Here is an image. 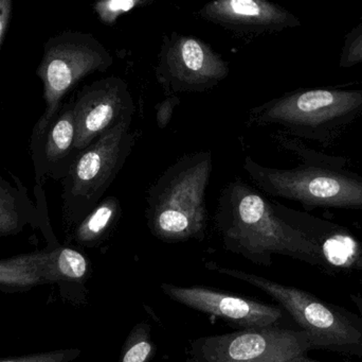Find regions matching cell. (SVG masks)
Wrapping results in <instances>:
<instances>
[{"label":"cell","mask_w":362,"mask_h":362,"mask_svg":"<svg viewBox=\"0 0 362 362\" xmlns=\"http://www.w3.org/2000/svg\"><path fill=\"white\" fill-rule=\"evenodd\" d=\"M362 63V21L344 38L340 53V68H352Z\"/></svg>","instance_id":"18"},{"label":"cell","mask_w":362,"mask_h":362,"mask_svg":"<svg viewBox=\"0 0 362 362\" xmlns=\"http://www.w3.org/2000/svg\"><path fill=\"white\" fill-rule=\"evenodd\" d=\"M151 0H101L93 4L98 19L106 26H112L123 15L151 4Z\"/></svg>","instance_id":"17"},{"label":"cell","mask_w":362,"mask_h":362,"mask_svg":"<svg viewBox=\"0 0 362 362\" xmlns=\"http://www.w3.org/2000/svg\"><path fill=\"white\" fill-rule=\"evenodd\" d=\"M76 142L74 101L63 104L57 116L47 128L44 136L31 142L35 181L42 186L46 178L63 181L78 152Z\"/></svg>","instance_id":"13"},{"label":"cell","mask_w":362,"mask_h":362,"mask_svg":"<svg viewBox=\"0 0 362 362\" xmlns=\"http://www.w3.org/2000/svg\"><path fill=\"white\" fill-rule=\"evenodd\" d=\"M12 1L11 0H0V49L4 35L8 31L11 14H12Z\"/></svg>","instance_id":"21"},{"label":"cell","mask_w":362,"mask_h":362,"mask_svg":"<svg viewBox=\"0 0 362 362\" xmlns=\"http://www.w3.org/2000/svg\"><path fill=\"white\" fill-rule=\"evenodd\" d=\"M122 215L120 200L115 196L104 197L97 206L83 219L78 236L82 242H95L105 237Z\"/></svg>","instance_id":"14"},{"label":"cell","mask_w":362,"mask_h":362,"mask_svg":"<svg viewBox=\"0 0 362 362\" xmlns=\"http://www.w3.org/2000/svg\"><path fill=\"white\" fill-rule=\"evenodd\" d=\"M361 116L362 89H301L251 108L247 125L329 144Z\"/></svg>","instance_id":"4"},{"label":"cell","mask_w":362,"mask_h":362,"mask_svg":"<svg viewBox=\"0 0 362 362\" xmlns=\"http://www.w3.org/2000/svg\"><path fill=\"white\" fill-rule=\"evenodd\" d=\"M25 201H29V198L21 184L16 189L0 176V229L14 225L19 208Z\"/></svg>","instance_id":"16"},{"label":"cell","mask_w":362,"mask_h":362,"mask_svg":"<svg viewBox=\"0 0 362 362\" xmlns=\"http://www.w3.org/2000/svg\"><path fill=\"white\" fill-rule=\"evenodd\" d=\"M214 229L226 250L259 265H269L272 254L310 263L322 259V248L304 231L298 212L240 178L221 188Z\"/></svg>","instance_id":"1"},{"label":"cell","mask_w":362,"mask_h":362,"mask_svg":"<svg viewBox=\"0 0 362 362\" xmlns=\"http://www.w3.org/2000/svg\"><path fill=\"white\" fill-rule=\"evenodd\" d=\"M288 362H317L315 361H312V359L306 358L304 357V355H301V356L296 357V358L291 359V361Z\"/></svg>","instance_id":"22"},{"label":"cell","mask_w":362,"mask_h":362,"mask_svg":"<svg viewBox=\"0 0 362 362\" xmlns=\"http://www.w3.org/2000/svg\"><path fill=\"white\" fill-rule=\"evenodd\" d=\"M181 102L178 96H168L165 100L156 106V123L159 129L165 130L171 123L174 112Z\"/></svg>","instance_id":"20"},{"label":"cell","mask_w":362,"mask_h":362,"mask_svg":"<svg viewBox=\"0 0 362 362\" xmlns=\"http://www.w3.org/2000/svg\"><path fill=\"white\" fill-rule=\"evenodd\" d=\"M229 74V63L204 40L178 32L163 35L155 78L168 96L206 93Z\"/></svg>","instance_id":"7"},{"label":"cell","mask_w":362,"mask_h":362,"mask_svg":"<svg viewBox=\"0 0 362 362\" xmlns=\"http://www.w3.org/2000/svg\"><path fill=\"white\" fill-rule=\"evenodd\" d=\"M198 16L240 35H262L300 27L291 11L267 0H215L204 4Z\"/></svg>","instance_id":"12"},{"label":"cell","mask_w":362,"mask_h":362,"mask_svg":"<svg viewBox=\"0 0 362 362\" xmlns=\"http://www.w3.org/2000/svg\"><path fill=\"white\" fill-rule=\"evenodd\" d=\"M114 62L108 49L91 33L64 31L49 38L36 70L44 86L46 110L34 127L31 142L44 136L63 106L64 98L80 81L107 72Z\"/></svg>","instance_id":"5"},{"label":"cell","mask_w":362,"mask_h":362,"mask_svg":"<svg viewBox=\"0 0 362 362\" xmlns=\"http://www.w3.org/2000/svg\"><path fill=\"white\" fill-rule=\"evenodd\" d=\"M212 168L210 151L187 153L151 184L146 193V217L155 237L167 242L204 238Z\"/></svg>","instance_id":"3"},{"label":"cell","mask_w":362,"mask_h":362,"mask_svg":"<svg viewBox=\"0 0 362 362\" xmlns=\"http://www.w3.org/2000/svg\"><path fill=\"white\" fill-rule=\"evenodd\" d=\"M314 348L305 332L264 327L194 340L189 362H288Z\"/></svg>","instance_id":"9"},{"label":"cell","mask_w":362,"mask_h":362,"mask_svg":"<svg viewBox=\"0 0 362 362\" xmlns=\"http://www.w3.org/2000/svg\"><path fill=\"white\" fill-rule=\"evenodd\" d=\"M135 108L129 85L120 77L83 86L74 100L76 150H84L120 123H132Z\"/></svg>","instance_id":"10"},{"label":"cell","mask_w":362,"mask_h":362,"mask_svg":"<svg viewBox=\"0 0 362 362\" xmlns=\"http://www.w3.org/2000/svg\"><path fill=\"white\" fill-rule=\"evenodd\" d=\"M59 270L63 276L69 278H81L87 271V261L78 251L64 249L57 259Z\"/></svg>","instance_id":"19"},{"label":"cell","mask_w":362,"mask_h":362,"mask_svg":"<svg viewBox=\"0 0 362 362\" xmlns=\"http://www.w3.org/2000/svg\"><path fill=\"white\" fill-rule=\"evenodd\" d=\"M274 136L281 146L299 155L303 163L280 169L261 165L246 155L243 168L253 186L268 197L297 202L308 210H362V176L346 167V159L312 152L283 132Z\"/></svg>","instance_id":"2"},{"label":"cell","mask_w":362,"mask_h":362,"mask_svg":"<svg viewBox=\"0 0 362 362\" xmlns=\"http://www.w3.org/2000/svg\"><path fill=\"white\" fill-rule=\"evenodd\" d=\"M2 362H14V361H2Z\"/></svg>","instance_id":"23"},{"label":"cell","mask_w":362,"mask_h":362,"mask_svg":"<svg viewBox=\"0 0 362 362\" xmlns=\"http://www.w3.org/2000/svg\"><path fill=\"white\" fill-rule=\"evenodd\" d=\"M132 123H122L78 152L69 174L62 181L64 212L82 221L103 199L122 170L139 137Z\"/></svg>","instance_id":"6"},{"label":"cell","mask_w":362,"mask_h":362,"mask_svg":"<svg viewBox=\"0 0 362 362\" xmlns=\"http://www.w3.org/2000/svg\"><path fill=\"white\" fill-rule=\"evenodd\" d=\"M155 352L151 327L140 323L134 327L121 352L119 362H148Z\"/></svg>","instance_id":"15"},{"label":"cell","mask_w":362,"mask_h":362,"mask_svg":"<svg viewBox=\"0 0 362 362\" xmlns=\"http://www.w3.org/2000/svg\"><path fill=\"white\" fill-rule=\"evenodd\" d=\"M206 268L248 283L278 301L312 340L314 346H344L361 344V332L339 312L310 293L255 274L208 264Z\"/></svg>","instance_id":"8"},{"label":"cell","mask_w":362,"mask_h":362,"mask_svg":"<svg viewBox=\"0 0 362 362\" xmlns=\"http://www.w3.org/2000/svg\"><path fill=\"white\" fill-rule=\"evenodd\" d=\"M160 288L170 299L182 305L229 321L244 329L274 327L282 318L280 308L204 287L161 284Z\"/></svg>","instance_id":"11"}]
</instances>
